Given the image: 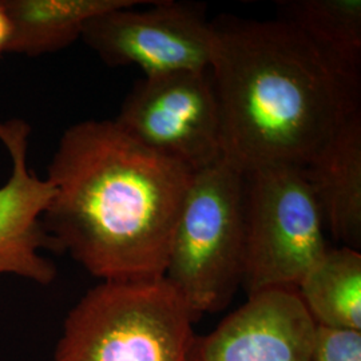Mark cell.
<instances>
[{
    "instance_id": "cell-1",
    "label": "cell",
    "mask_w": 361,
    "mask_h": 361,
    "mask_svg": "<svg viewBox=\"0 0 361 361\" xmlns=\"http://www.w3.org/2000/svg\"><path fill=\"white\" fill-rule=\"evenodd\" d=\"M192 176L116 121L78 122L49 165L55 193L42 221L62 252L102 281L159 279Z\"/></svg>"
},
{
    "instance_id": "cell-2",
    "label": "cell",
    "mask_w": 361,
    "mask_h": 361,
    "mask_svg": "<svg viewBox=\"0 0 361 361\" xmlns=\"http://www.w3.org/2000/svg\"><path fill=\"white\" fill-rule=\"evenodd\" d=\"M209 68L219 102L222 157L249 171L308 168L360 110L323 55L283 19L224 16Z\"/></svg>"
},
{
    "instance_id": "cell-3",
    "label": "cell",
    "mask_w": 361,
    "mask_h": 361,
    "mask_svg": "<svg viewBox=\"0 0 361 361\" xmlns=\"http://www.w3.org/2000/svg\"><path fill=\"white\" fill-rule=\"evenodd\" d=\"M244 259L245 171L221 157L192 176L164 277L200 320L231 304L243 285Z\"/></svg>"
},
{
    "instance_id": "cell-4",
    "label": "cell",
    "mask_w": 361,
    "mask_h": 361,
    "mask_svg": "<svg viewBox=\"0 0 361 361\" xmlns=\"http://www.w3.org/2000/svg\"><path fill=\"white\" fill-rule=\"evenodd\" d=\"M195 322L165 277L102 281L67 314L54 361H188Z\"/></svg>"
},
{
    "instance_id": "cell-5",
    "label": "cell",
    "mask_w": 361,
    "mask_h": 361,
    "mask_svg": "<svg viewBox=\"0 0 361 361\" xmlns=\"http://www.w3.org/2000/svg\"><path fill=\"white\" fill-rule=\"evenodd\" d=\"M323 210L307 169L271 165L245 173L247 297L296 289L329 249Z\"/></svg>"
},
{
    "instance_id": "cell-6",
    "label": "cell",
    "mask_w": 361,
    "mask_h": 361,
    "mask_svg": "<svg viewBox=\"0 0 361 361\" xmlns=\"http://www.w3.org/2000/svg\"><path fill=\"white\" fill-rule=\"evenodd\" d=\"M114 121L133 140L192 173L222 157L219 102L209 71L143 78Z\"/></svg>"
},
{
    "instance_id": "cell-7",
    "label": "cell",
    "mask_w": 361,
    "mask_h": 361,
    "mask_svg": "<svg viewBox=\"0 0 361 361\" xmlns=\"http://www.w3.org/2000/svg\"><path fill=\"white\" fill-rule=\"evenodd\" d=\"M135 7L92 18L80 39L106 65L137 66L145 77L209 71L214 27L204 7L174 0H153L141 11Z\"/></svg>"
},
{
    "instance_id": "cell-8",
    "label": "cell",
    "mask_w": 361,
    "mask_h": 361,
    "mask_svg": "<svg viewBox=\"0 0 361 361\" xmlns=\"http://www.w3.org/2000/svg\"><path fill=\"white\" fill-rule=\"evenodd\" d=\"M30 133L22 119L0 121V142L11 159L10 177L0 188V274L50 285L58 271L43 252H63L42 221L55 190L28 166Z\"/></svg>"
},
{
    "instance_id": "cell-9",
    "label": "cell",
    "mask_w": 361,
    "mask_h": 361,
    "mask_svg": "<svg viewBox=\"0 0 361 361\" xmlns=\"http://www.w3.org/2000/svg\"><path fill=\"white\" fill-rule=\"evenodd\" d=\"M314 329L296 289L267 290L195 335L188 361H310Z\"/></svg>"
},
{
    "instance_id": "cell-10",
    "label": "cell",
    "mask_w": 361,
    "mask_h": 361,
    "mask_svg": "<svg viewBox=\"0 0 361 361\" xmlns=\"http://www.w3.org/2000/svg\"><path fill=\"white\" fill-rule=\"evenodd\" d=\"M307 169L325 224L338 243L361 245V114L350 113L335 138Z\"/></svg>"
},
{
    "instance_id": "cell-11",
    "label": "cell",
    "mask_w": 361,
    "mask_h": 361,
    "mask_svg": "<svg viewBox=\"0 0 361 361\" xmlns=\"http://www.w3.org/2000/svg\"><path fill=\"white\" fill-rule=\"evenodd\" d=\"M141 0H3L11 20L6 52L38 56L62 50L82 38L85 27L101 13L146 4Z\"/></svg>"
},
{
    "instance_id": "cell-12",
    "label": "cell",
    "mask_w": 361,
    "mask_h": 361,
    "mask_svg": "<svg viewBox=\"0 0 361 361\" xmlns=\"http://www.w3.org/2000/svg\"><path fill=\"white\" fill-rule=\"evenodd\" d=\"M280 7L283 20L308 39L349 91L360 97V0H292Z\"/></svg>"
},
{
    "instance_id": "cell-13",
    "label": "cell",
    "mask_w": 361,
    "mask_h": 361,
    "mask_svg": "<svg viewBox=\"0 0 361 361\" xmlns=\"http://www.w3.org/2000/svg\"><path fill=\"white\" fill-rule=\"evenodd\" d=\"M314 325L361 332V255L341 246L328 249L297 286Z\"/></svg>"
},
{
    "instance_id": "cell-14",
    "label": "cell",
    "mask_w": 361,
    "mask_h": 361,
    "mask_svg": "<svg viewBox=\"0 0 361 361\" xmlns=\"http://www.w3.org/2000/svg\"><path fill=\"white\" fill-rule=\"evenodd\" d=\"M310 361H361V332L316 325Z\"/></svg>"
},
{
    "instance_id": "cell-15",
    "label": "cell",
    "mask_w": 361,
    "mask_h": 361,
    "mask_svg": "<svg viewBox=\"0 0 361 361\" xmlns=\"http://www.w3.org/2000/svg\"><path fill=\"white\" fill-rule=\"evenodd\" d=\"M11 20L8 18L7 10L3 4V0H0V55L7 51L10 39H11Z\"/></svg>"
}]
</instances>
